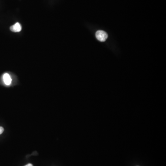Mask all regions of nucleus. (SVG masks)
I'll return each instance as SVG.
<instances>
[{
  "label": "nucleus",
  "mask_w": 166,
  "mask_h": 166,
  "mask_svg": "<svg viewBox=\"0 0 166 166\" xmlns=\"http://www.w3.org/2000/svg\"><path fill=\"white\" fill-rule=\"evenodd\" d=\"M96 37L97 39L100 42H104L107 39L108 35L105 31L99 30L97 31L96 33Z\"/></svg>",
  "instance_id": "f257e3e1"
},
{
  "label": "nucleus",
  "mask_w": 166,
  "mask_h": 166,
  "mask_svg": "<svg viewBox=\"0 0 166 166\" xmlns=\"http://www.w3.org/2000/svg\"><path fill=\"white\" fill-rule=\"evenodd\" d=\"M22 29L21 25L19 23H16L14 25H12L10 28L11 31L14 32H20Z\"/></svg>",
  "instance_id": "f03ea898"
},
{
  "label": "nucleus",
  "mask_w": 166,
  "mask_h": 166,
  "mask_svg": "<svg viewBox=\"0 0 166 166\" xmlns=\"http://www.w3.org/2000/svg\"><path fill=\"white\" fill-rule=\"evenodd\" d=\"M3 80L4 82L6 85H9L11 84L12 79L9 74L7 73H5L3 76Z\"/></svg>",
  "instance_id": "7ed1b4c3"
},
{
  "label": "nucleus",
  "mask_w": 166,
  "mask_h": 166,
  "mask_svg": "<svg viewBox=\"0 0 166 166\" xmlns=\"http://www.w3.org/2000/svg\"><path fill=\"white\" fill-rule=\"evenodd\" d=\"M4 131V128L2 127H0V134L2 133Z\"/></svg>",
  "instance_id": "20e7f679"
},
{
  "label": "nucleus",
  "mask_w": 166,
  "mask_h": 166,
  "mask_svg": "<svg viewBox=\"0 0 166 166\" xmlns=\"http://www.w3.org/2000/svg\"><path fill=\"white\" fill-rule=\"evenodd\" d=\"M33 166V165H32V164H28L27 165H25V166Z\"/></svg>",
  "instance_id": "39448f33"
}]
</instances>
